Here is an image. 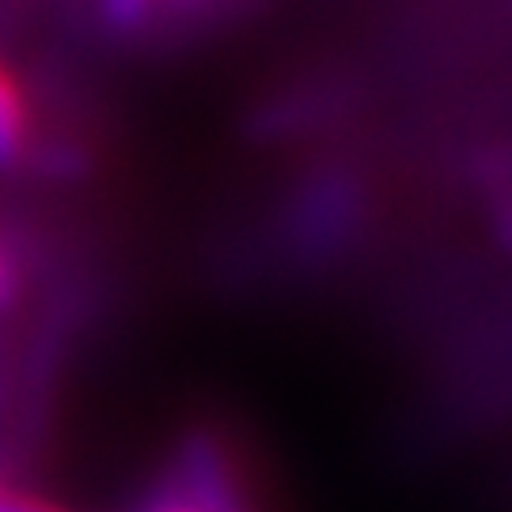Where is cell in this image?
<instances>
[{"label":"cell","instance_id":"6da1fadb","mask_svg":"<svg viewBox=\"0 0 512 512\" xmlns=\"http://www.w3.org/2000/svg\"><path fill=\"white\" fill-rule=\"evenodd\" d=\"M186 494L202 512H255L239 486L228 448L217 437H190L183 448Z\"/></svg>","mask_w":512,"mask_h":512},{"label":"cell","instance_id":"7a4b0ae2","mask_svg":"<svg viewBox=\"0 0 512 512\" xmlns=\"http://www.w3.org/2000/svg\"><path fill=\"white\" fill-rule=\"evenodd\" d=\"M38 133L35 110L27 103L23 80L0 57V167H23Z\"/></svg>","mask_w":512,"mask_h":512},{"label":"cell","instance_id":"3957f363","mask_svg":"<svg viewBox=\"0 0 512 512\" xmlns=\"http://www.w3.org/2000/svg\"><path fill=\"white\" fill-rule=\"evenodd\" d=\"M148 512H202L190 497H171V501H160V505H152Z\"/></svg>","mask_w":512,"mask_h":512}]
</instances>
